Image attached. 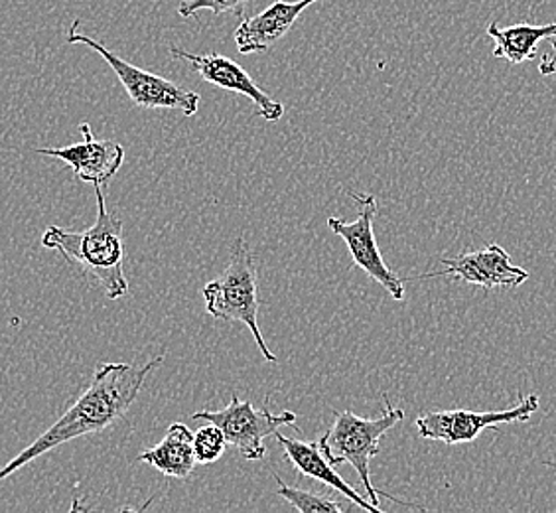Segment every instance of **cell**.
<instances>
[{
	"label": "cell",
	"mask_w": 556,
	"mask_h": 513,
	"mask_svg": "<svg viewBox=\"0 0 556 513\" xmlns=\"http://www.w3.org/2000/svg\"><path fill=\"white\" fill-rule=\"evenodd\" d=\"M162 364L164 355H156L154 360L142 365H99L84 396L52 427L34 440L33 445L21 450L9 464L0 468V484L11 478L14 472L28 466L33 460L40 459L70 440L103 433L113 427L127 415V411L137 401L147 377Z\"/></svg>",
	"instance_id": "cell-1"
},
{
	"label": "cell",
	"mask_w": 556,
	"mask_h": 513,
	"mask_svg": "<svg viewBox=\"0 0 556 513\" xmlns=\"http://www.w3.org/2000/svg\"><path fill=\"white\" fill-rule=\"evenodd\" d=\"M96 224L86 232H72L52 225L42 236V246L54 249L65 261L84 268V273L96 278L108 299L117 300L129 292V280L123 268V222L109 212L101 186H96Z\"/></svg>",
	"instance_id": "cell-2"
},
{
	"label": "cell",
	"mask_w": 556,
	"mask_h": 513,
	"mask_svg": "<svg viewBox=\"0 0 556 513\" xmlns=\"http://www.w3.org/2000/svg\"><path fill=\"white\" fill-rule=\"evenodd\" d=\"M403 418H405V411L391 405L386 397V406L379 417H357L352 411L333 413L332 427L328 428L318 440L321 452L328 456L333 466L342 462L352 464L353 471L357 472L365 488L367 500L374 502L377 508H379L377 496L389 498L391 502L405 508H415L391 493L375 490L371 484V460L379 454V442L383 439V435L399 425Z\"/></svg>",
	"instance_id": "cell-3"
},
{
	"label": "cell",
	"mask_w": 556,
	"mask_h": 513,
	"mask_svg": "<svg viewBox=\"0 0 556 513\" xmlns=\"http://www.w3.org/2000/svg\"><path fill=\"white\" fill-rule=\"evenodd\" d=\"M202 295L207 314H212L215 321L239 322L247 326L263 353V360L268 364L277 362V355L268 350L258 328V267L245 239H237L229 265L219 277L205 285Z\"/></svg>",
	"instance_id": "cell-4"
},
{
	"label": "cell",
	"mask_w": 556,
	"mask_h": 513,
	"mask_svg": "<svg viewBox=\"0 0 556 513\" xmlns=\"http://www.w3.org/2000/svg\"><path fill=\"white\" fill-rule=\"evenodd\" d=\"M67 43H81L101 55L111 65L121 86L125 87L127 96L137 108L172 109V111H180L186 117H193L198 113L202 97L198 96L195 91L184 89L182 86L174 84L162 75L152 74V72L129 64L127 60L111 52L103 43L93 40L91 36L79 33V21H74V24L70 26Z\"/></svg>",
	"instance_id": "cell-5"
},
{
	"label": "cell",
	"mask_w": 556,
	"mask_h": 513,
	"mask_svg": "<svg viewBox=\"0 0 556 513\" xmlns=\"http://www.w3.org/2000/svg\"><path fill=\"white\" fill-rule=\"evenodd\" d=\"M192 418L210 421L224 430L227 445H233L241 452V456L251 462H257L267 456L265 439L273 437L280 427H296V413L282 411L270 413L267 403L263 409H255L251 401H241L239 397H231V403L219 411H200L193 413Z\"/></svg>",
	"instance_id": "cell-6"
},
{
	"label": "cell",
	"mask_w": 556,
	"mask_h": 513,
	"mask_svg": "<svg viewBox=\"0 0 556 513\" xmlns=\"http://www.w3.org/2000/svg\"><path fill=\"white\" fill-rule=\"evenodd\" d=\"M353 200L359 208L355 222H343L340 217H328V227L336 236L342 237L352 253L353 265L365 271V275L379 283L395 300L405 299V283L395 271L387 267L383 255L377 247L374 220L377 215V200L371 193L353 192Z\"/></svg>",
	"instance_id": "cell-7"
},
{
	"label": "cell",
	"mask_w": 556,
	"mask_h": 513,
	"mask_svg": "<svg viewBox=\"0 0 556 513\" xmlns=\"http://www.w3.org/2000/svg\"><path fill=\"white\" fill-rule=\"evenodd\" d=\"M539 411V397L535 393L521 397L514 409L507 411H434L417 418V428L422 439L440 440L444 445L471 442L482 435L485 428L497 430L500 423H525Z\"/></svg>",
	"instance_id": "cell-8"
},
{
	"label": "cell",
	"mask_w": 556,
	"mask_h": 513,
	"mask_svg": "<svg viewBox=\"0 0 556 513\" xmlns=\"http://www.w3.org/2000/svg\"><path fill=\"white\" fill-rule=\"evenodd\" d=\"M170 54L192 65L193 72L207 84L249 97L258 108V117L268 123H275L285 115V105L268 96L267 91H263V87L247 74L245 67H241L231 58L222 54H190L176 46H172Z\"/></svg>",
	"instance_id": "cell-9"
},
{
	"label": "cell",
	"mask_w": 556,
	"mask_h": 513,
	"mask_svg": "<svg viewBox=\"0 0 556 513\" xmlns=\"http://www.w3.org/2000/svg\"><path fill=\"white\" fill-rule=\"evenodd\" d=\"M444 271L427 273L428 277H454L478 285L485 290L517 289L529 278V273L521 267H515L511 256L497 243L483 247L480 251H468L454 259H442Z\"/></svg>",
	"instance_id": "cell-10"
},
{
	"label": "cell",
	"mask_w": 556,
	"mask_h": 513,
	"mask_svg": "<svg viewBox=\"0 0 556 513\" xmlns=\"http://www.w3.org/2000/svg\"><path fill=\"white\" fill-rule=\"evenodd\" d=\"M79 130L84 135L81 142L60 149H36V152L65 162L81 183L105 186L121 171L125 149L117 140H97L89 123H81Z\"/></svg>",
	"instance_id": "cell-11"
},
{
	"label": "cell",
	"mask_w": 556,
	"mask_h": 513,
	"mask_svg": "<svg viewBox=\"0 0 556 513\" xmlns=\"http://www.w3.org/2000/svg\"><path fill=\"white\" fill-rule=\"evenodd\" d=\"M316 2L320 0H296V2L277 0L265 11L241 22L233 34L239 54H261L270 50L278 40H282L294 28L302 12L311 9Z\"/></svg>",
	"instance_id": "cell-12"
},
{
	"label": "cell",
	"mask_w": 556,
	"mask_h": 513,
	"mask_svg": "<svg viewBox=\"0 0 556 513\" xmlns=\"http://www.w3.org/2000/svg\"><path fill=\"white\" fill-rule=\"evenodd\" d=\"M277 439L278 445L285 450V456L289 459L290 464L296 471L312 478V480L320 481L333 488L336 492L342 493L343 498H348L350 502L355 503L357 508H362L365 512L381 513V510L374 502L367 500V496H362L355 488H352L342 476L336 472V466L328 460V456L321 452L318 440L316 442H304V440L289 439L280 433L273 435Z\"/></svg>",
	"instance_id": "cell-13"
},
{
	"label": "cell",
	"mask_w": 556,
	"mask_h": 513,
	"mask_svg": "<svg viewBox=\"0 0 556 513\" xmlns=\"http://www.w3.org/2000/svg\"><path fill=\"white\" fill-rule=\"evenodd\" d=\"M139 462H147L164 476L186 480L192 474L198 460L193 452V433L184 423H172L166 437L152 449L140 452Z\"/></svg>",
	"instance_id": "cell-14"
},
{
	"label": "cell",
	"mask_w": 556,
	"mask_h": 513,
	"mask_svg": "<svg viewBox=\"0 0 556 513\" xmlns=\"http://www.w3.org/2000/svg\"><path fill=\"white\" fill-rule=\"evenodd\" d=\"M488 36L495 42L493 55L507 60L509 64H523L533 60L539 43L546 38H556V22L535 26V24H517L509 28H500L497 22L488 26Z\"/></svg>",
	"instance_id": "cell-15"
},
{
	"label": "cell",
	"mask_w": 556,
	"mask_h": 513,
	"mask_svg": "<svg viewBox=\"0 0 556 513\" xmlns=\"http://www.w3.org/2000/svg\"><path fill=\"white\" fill-rule=\"evenodd\" d=\"M278 484V496L290 503L296 512L300 513H342L345 512V505L340 502H333L332 498L324 493L308 492L296 486H289L278 474H273Z\"/></svg>",
	"instance_id": "cell-16"
},
{
	"label": "cell",
	"mask_w": 556,
	"mask_h": 513,
	"mask_svg": "<svg viewBox=\"0 0 556 513\" xmlns=\"http://www.w3.org/2000/svg\"><path fill=\"white\" fill-rule=\"evenodd\" d=\"M227 449V439L224 430L217 425H207V427L198 428L193 433V452L198 464H214L215 460L224 456Z\"/></svg>",
	"instance_id": "cell-17"
},
{
	"label": "cell",
	"mask_w": 556,
	"mask_h": 513,
	"mask_svg": "<svg viewBox=\"0 0 556 513\" xmlns=\"http://www.w3.org/2000/svg\"><path fill=\"white\" fill-rule=\"evenodd\" d=\"M249 0H184L178 7V14L182 18H190L198 12L210 11L214 14H241Z\"/></svg>",
	"instance_id": "cell-18"
},
{
	"label": "cell",
	"mask_w": 556,
	"mask_h": 513,
	"mask_svg": "<svg viewBox=\"0 0 556 513\" xmlns=\"http://www.w3.org/2000/svg\"><path fill=\"white\" fill-rule=\"evenodd\" d=\"M551 46H553V52L543 55V60L539 64V72L543 75H556V38L551 40Z\"/></svg>",
	"instance_id": "cell-19"
},
{
	"label": "cell",
	"mask_w": 556,
	"mask_h": 513,
	"mask_svg": "<svg viewBox=\"0 0 556 513\" xmlns=\"http://www.w3.org/2000/svg\"><path fill=\"white\" fill-rule=\"evenodd\" d=\"M545 466H551V468H556L555 462H545Z\"/></svg>",
	"instance_id": "cell-20"
}]
</instances>
